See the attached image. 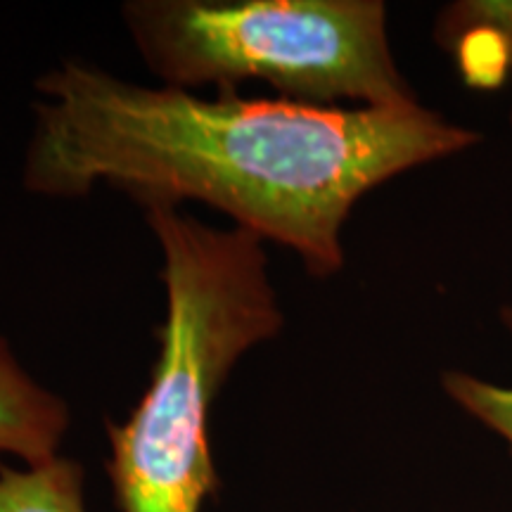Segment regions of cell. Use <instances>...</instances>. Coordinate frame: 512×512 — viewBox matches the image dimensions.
I'll use <instances>...</instances> for the list:
<instances>
[{"label": "cell", "mask_w": 512, "mask_h": 512, "mask_svg": "<svg viewBox=\"0 0 512 512\" xmlns=\"http://www.w3.org/2000/svg\"><path fill=\"white\" fill-rule=\"evenodd\" d=\"M24 185L81 197L98 183L140 204L197 200L238 228L290 247L313 278L342 271V228L366 192L456 155L477 133L420 102L318 107L294 100L202 98L147 88L64 62L36 81Z\"/></svg>", "instance_id": "obj_1"}, {"label": "cell", "mask_w": 512, "mask_h": 512, "mask_svg": "<svg viewBox=\"0 0 512 512\" xmlns=\"http://www.w3.org/2000/svg\"><path fill=\"white\" fill-rule=\"evenodd\" d=\"M162 247L166 318L150 387L126 422H107V475L121 512H202L221 491L209 411L254 344L283 330L264 240L211 228L174 204H145Z\"/></svg>", "instance_id": "obj_2"}, {"label": "cell", "mask_w": 512, "mask_h": 512, "mask_svg": "<svg viewBox=\"0 0 512 512\" xmlns=\"http://www.w3.org/2000/svg\"><path fill=\"white\" fill-rule=\"evenodd\" d=\"M126 27L164 86L192 91L259 79L304 105H415L380 0H133Z\"/></svg>", "instance_id": "obj_3"}, {"label": "cell", "mask_w": 512, "mask_h": 512, "mask_svg": "<svg viewBox=\"0 0 512 512\" xmlns=\"http://www.w3.org/2000/svg\"><path fill=\"white\" fill-rule=\"evenodd\" d=\"M67 427V403L19 366L0 337V453L27 465L48 463L57 456Z\"/></svg>", "instance_id": "obj_4"}, {"label": "cell", "mask_w": 512, "mask_h": 512, "mask_svg": "<svg viewBox=\"0 0 512 512\" xmlns=\"http://www.w3.org/2000/svg\"><path fill=\"white\" fill-rule=\"evenodd\" d=\"M0 512H88L81 465L60 456L27 470L0 465Z\"/></svg>", "instance_id": "obj_5"}, {"label": "cell", "mask_w": 512, "mask_h": 512, "mask_svg": "<svg viewBox=\"0 0 512 512\" xmlns=\"http://www.w3.org/2000/svg\"><path fill=\"white\" fill-rule=\"evenodd\" d=\"M505 320L512 328V309L505 313ZM444 389L463 411L501 434L512 448V387H498L463 370H448L444 373Z\"/></svg>", "instance_id": "obj_6"}, {"label": "cell", "mask_w": 512, "mask_h": 512, "mask_svg": "<svg viewBox=\"0 0 512 512\" xmlns=\"http://www.w3.org/2000/svg\"><path fill=\"white\" fill-rule=\"evenodd\" d=\"M510 72H512V69H510ZM510 131H512V110H510Z\"/></svg>", "instance_id": "obj_7"}]
</instances>
